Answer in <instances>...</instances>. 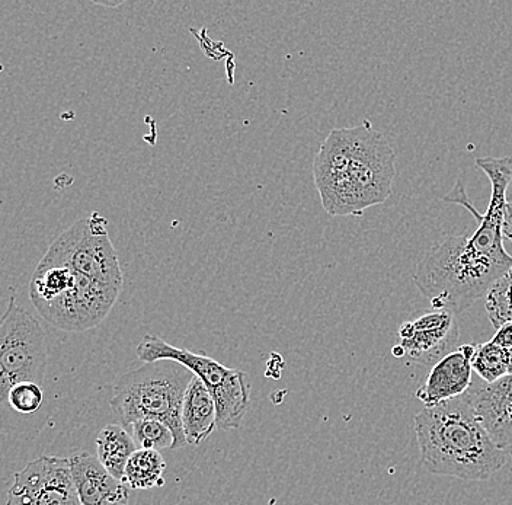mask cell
Returning a JSON list of instances; mask_svg holds the SVG:
<instances>
[{"instance_id": "obj_1", "label": "cell", "mask_w": 512, "mask_h": 505, "mask_svg": "<svg viewBox=\"0 0 512 505\" xmlns=\"http://www.w3.org/2000/svg\"><path fill=\"white\" fill-rule=\"evenodd\" d=\"M476 166L488 175L491 200L480 214L467 197L462 181L443 198L446 203L466 207L478 222L473 235L450 236L422 258L414 281L432 309L457 315L489 293L492 286L512 268V257L505 251L502 223L507 207V188L512 175V158L476 159Z\"/></svg>"}, {"instance_id": "obj_2", "label": "cell", "mask_w": 512, "mask_h": 505, "mask_svg": "<svg viewBox=\"0 0 512 505\" xmlns=\"http://www.w3.org/2000/svg\"><path fill=\"white\" fill-rule=\"evenodd\" d=\"M313 175L323 209L331 216H361L392 196L396 153L370 121L335 129L320 146Z\"/></svg>"}, {"instance_id": "obj_3", "label": "cell", "mask_w": 512, "mask_h": 505, "mask_svg": "<svg viewBox=\"0 0 512 505\" xmlns=\"http://www.w3.org/2000/svg\"><path fill=\"white\" fill-rule=\"evenodd\" d=\"M415 433L421 465L434 475L488 481L507 462L466 393L422 409L415 417Z\"/></svg>"}, {"instance_id": "obj_4", "label": "cell", "mask_w": 512, "mask_h": 505, "mask_svg": "<svg viewBox=\"0 0 512 505\" xmlns=\"http://www.w3.org/2000/svg\"><path fill=\"white\" fill-rule=\"evenodd\" d=\"M120 292V287L92 280L47 257L38 262L30 284L37 312L67 332L88 331L104 322Z\"/></svg>"}, {"instance_id": "obj_5", "label": "cell", "mask_w": 512, "mask_h": 505, "mask_svg": "<svg viewBox=\"0 0 512 505\" xmlns=\"http://www.w3.org/2000/svg\"><path fill=\"white\" fill-rule=\"evenodd\" d=\"M194 373L172 360L144 363L114 383L110 405L121 427L130 430L140 420L168 425L175 437L174 450L187 446L181 424L182 401Z\"/></svg>"}, {"instance_id": "obj_6", "label": "cell", "mask_w": 512, "mask_h": 505, "mask_svg": "<svg viewBox=\"0 0 512 505\" xmlns=\"http://www.w3.org/2000/svg\"><path fill=\"white\" fill-rule=\"evenodd\" d=\"M136 353L143 363L172 360L187 367L206 385L208 392L213 396L217 411V428L236 430L242 425L251 402V385L245 372L229 369L204 354L175 347L155 335H146L137 347Z\"/></svg>"}, {"instance_id": "obj_7", "label": "cell", "mask_w": 512, "mask_h": 505, "mask_svg": "<svg viewBox=\"0 0 512 505\" xmlns=\"http://www.w3.org/2000/svg\"><path fill=\"white\" fill-rule=\"evenodd\" d=\"M46 367V334L40 322L11 297L0 318V399H8L19 383L43 385Z\"/></svg>"}, {"instance_id": "obj_8", "label": "cell", "mask_w": 512, "mask_h": 505, "mask_svg": "<svg viewBox=\"0 0 512 505\" xmlns=\"http://www.w3.org/2000/svg\"><path fill=\"white\" fill-rule=\"evenodd\" d=\"M44 257L67 265L92 280L123 287V271L108 235L107 220L98 213H92L64 230Z\"/></svg>"}, {"instance_id": "obj_9", "label": "cell", "mask_w": 512, "mask_h": 505, "mask_svg": "<svg viewBox=\"0 0 512 505\" xmlns=\"http://www.w3.org/2000/svg\"><path fill=\"white\" fill-rule=\"evenodd\" d=\"M6 505H82L67 457L43 455L14 475Z\"/></svg>"}, {"instance_id": "obj_10", "label": "cell", "mask_w": 512, "mask_h": 505, "mask_svg": "<svg viewBox=\"0 0 512 505\" xmlns=\"http://www.w3.org/2000/svg\"><path fill=\"white\" fill-rule=\"evenodd\" d=\"M459 337L456 315L447 310H422L400 325V343L393 347V356L432 367L454 351Z\"/></svg>"}, {"instance_id": "obj_11", "label": "cell", "mask_w": 512, "mask_h": 505, "mask_svg": "<svg viewBox=\"0 0 512 505\" xmlns=\"http://www.w3.org/2000/svg\"><path fill=\"white\" fill-rule=\"evenodd\" d=\"M466 395L496 447L512 457V375L491 385L472 383Z\"/></svg>"}, {"instance_id": "obj_12", "label": "cell", "mask_w": 512, "mask_h": 505, "mask_svg": "<svg viewBox=\"0 0 512 505\" xmlns=\"http://www.w3.org/2000/svg\"><path fill=\"white\" fill-rule=\"evenodd\" d=\"M476 345L466 344L447 354L431 367L430 375L415 396L425 408L459 398L472 386V357Z\"/></svg>"}, {"instance_id": "obj_13", "label": "cell", "mask_w": 512, "mask_h": 505, "mask_svg": "<svg viewBox=\"0 0 512 505\" xmlns=\"http://www.w3.org/2000/svg\"><path fill=\"white\" fill-rule=\"evenodd\" d=\"M70 471L82 505H130V488L114 478L95 456L75 452L69 457Z\"/></svg>"}, {"instance_id": "obj_14", "label": "cell", "mask_w": 512, "mask_h": 505, "mask_svg": "<svg viewBox=\"0 0 512 505\" xmlns=\"http://www.w3.org/2000/svg\"><path fill=\"white\" fill-rule=\"evenodd\" d=\"M181 424L185 440L191 446H200L217 428V411L213 396L197 376L192 377L185 392Z\"/></svg>"}, {"instance_id": "obj_15", "label": "cell", "mask_w": 512, "mask_h": 505, "mask_svg": "<svg viewBox=\"0 0 512 505\" xmlns=\"http://www.w3.org/2000/svg\"><path fill=\"white\" fill-rule=\"evenodd\" d=\"M133 437L120 424H108L96 437V459L105 471L123 481L128 459L136 452Z\"/></svg>"}, {"instance_id": "obj_16", "label": "cell", "mask_w": 512, "mask_h": 505, "mask_svg": "<svg viewBox=\"0 0 512 505\" xmlns=\"http://www.w3.org/2000/svg\"><path fill=\"white\" fill-rule=\"evenodd\" d=\"M166 462L156 450L137 449L128 459L124 471V484L130 489H152L163 487Z\"/></svg>"}, {"instance_id": "obj_17", "label": "cell", "mask_w": 512, "mask_h": 505, "mask_svg": "<svg viewBox=\"0 0 512 505\" xmlns=\"http://www.w3.org/2000/svg\"><path fill=\"white\" fill-rule=\"evenodd\" d=\"M472 370L486 385L498 382L502 377L508 376V354L505 348L492 344L476 345L472 357Z\"/></svg>"}, {"instance_id": "obj_18", "label": "cell", "mask_w": 512, "mask_h": 505, "mask_svg": "<svg viewBox=\"0 0 512 505\" xmlns=\"http://www.w3.org/2000/svg\"><path fill=\"white\" fill-rule=\"evenodd\" d=\"M128 433L133 437L137 449L156 450L174 449L175 437L168 425L156 420H140L131 424Z\"/></svg>"}, {"instance_id": "obj_19", "label": "cell", "mask_w": 512, "mask_h": 505, "mask_svg": "<svg viewBox=\"0 0 512 505\" xmlns=\"http://www.w3.org/2000/svg\"><path fill=\"white\" fill-rule=\"evenodd\" d=\"M486 312L496 329L512 322V268L486 294Z\"/></svg>"}, {"instance_id": "obj_20", "label": "cell", "mask_w": 512, "mask_h": 505, "mask_svg": "<svg viewBox=\"0 0 512 505\" xmlns=\"http://www.w3.org/2000/svg\"><path fill=\"white\" fill-rule=\"evenodd\" d=\"M44 395L40 385L25 382L14 386L9 392L8 402L19 414L30 415L43 405Z\"/></svg>"}, {"instance_id": "obj_21", "label": "cell", "mask_w": 512, "mask_h": 505, "mask_svg": "<svg viewBox=\"0 0 512 505\" xmlns=\"http://www.w3.org/2000/svg\"><path fill=\"white\" fill-rule=\"evenodd\" d=\"M491 343L505 348V350H510L512 348V322L499 326Z\"/></svg>"}, {"instance_id": "obj_22", "label": "cell", "mask_w": 512, "mask_h": 505, "mask_svg": "<svg viewBox=\"0 0 512 505\" xmlns=\"http://www.w3.org/2000/svg\"><path fill=\"white\" fill-rule=\"evenodd\" d=\"M502 235L512 242V204L507 203L504 212V223H502Z\"/></svg>"}, {"instance_id": "obj_23", "label": "cell", "mask_w": 512, "mask_h": 505, "mask_svg": "<svg viewBox=\"0 0 512 505\" xmlns=\"http://www.w3.org/2000/svg\"><path fill=\"white\" fill-rule=\"evenodd\" d=\"M511 158H512V155H511ZM507 203L512 204V175H511L510 184H508V188H507Z\"/></svg>"}, {"instance_id": "obj_24", "label": "cell", "mask_w": 512, "mask_h": 505, "mask_svg": "<svg viewBox=\"0 0 512 505\" xmlns=\"http://www.w3.org/2000/svg\"><path fill=\"white\" fill-rule=\"evenodd\" d=\"M508 354V375H512V348L507 350Z\"/></svg>"}]
</instances>
